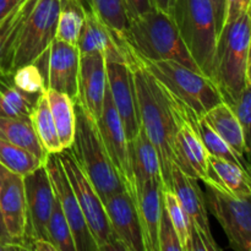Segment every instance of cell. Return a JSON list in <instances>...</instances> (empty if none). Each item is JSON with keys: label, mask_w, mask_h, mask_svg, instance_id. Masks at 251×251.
<instances>
[{"label": "cell", "mask_w": 251, "mask_h": 251, "mask_svg": "<svg viewBox=\"0 0 251 251\" xmlns=\"http://www.w3.org/2000/svg\"><path fill=\"white\" fill-rule=\"evenodd\" d=\"M122 50L134 74L140 125L158 153L164 189L172 190L173 146L178 130L176 105L163 86L126 50Z\"/></svg>", "instance_id": "1"}, {"label": "cell", "mask_w": 251, "mask_h": 251, "mask_svg": "<svg viewBox=\"0 0 251 251\" xmlns=\"http://www.w3.org/2000/svg\"><path fill=\"white\" fill-rule=\"evenodd\" d=\"M114 36L141 58L174 60L201 73L169 12L152 7L130 19L127 28L120 34L114 33Z\"/></svg>", "instance_id": "2"}, {"label": "cell", "mask_w": 251, "mask_h": 251, "mask_svg": "<svg viewBox=\"0 0 251 251\" xmlns=\"http://www.w3.org/2000/svg\"><path fill=\"white\" fill-rule=\"evenodd\" d=\"M117 41L124 50L163 86L171 97L183 103L199 117H202L213 107L225 102L222 92L215 81L202 73L174 60H150L141 58L118 38Z\"/></svg>", "instance_id": "3"}, {"label": "cell", "mask_w": 251, "mask_h": 251, "mask_svg": "<svg viewBox=\"0 0 251 251\" xmlns=\"http://www.w3.org/2000/svg\"><path fill=\"white\" fill-rule=\"evenodd\" d=\"M251 34V10L225 24L217 39L213 81L225 102L232 105L247 85Z\"/></svg>", "instance_id": "4"}, {"label": "cell", "mask_w": 251, "mask_h": 251, "mask_svg": "<svg viewBox=\"0 0 251 251\" xmlns=\"http://www.w3.org/2000/svg\"><path fill=\"white\" fill-rule=\"evenodd\" d=\"M74 105L76 127L71 151L104 202L108 198L125 190V188L103 144L97 120L82 104L74 102Z\"/></svg>", "instance_id": "5"}, {"label": "cell", "mask_w": 251, "mask_h": 251, "mask_svg": "<svg viewBox=\"0 0 251 251\" xmlns=\"http://www.w3.org/2000/svg\"><path fill=\"white\" fill-rule=\"evenodd\" d=\"M169 14L201 73L213 80L218 32L211 0H173Z\"/></svg>", "instance_id": "6"}, {"label": "cell", "mask_w": 251, "mask_h": 251, "mask_svg": "<svg viewBox=\"0 0 251 251\" xmlns=\"http://www.w3.org/2000/svg\"><path fill=\"white\" fill-rule=\"evenodd\" d=\"M61 0H36L27 15L9 58L0 69L14 73L36 61L55 39Z\"/></svg>", "instance_id": "7"}, {"label": "cell", "mask_w": 251, "mask_h": 251, "mask_svg": "<svg viewBox=\"0 0 251 251\" xmlns=\"http://www.w3.org/2000/svg\"><path fill=\"white\" fill-rule=\"evenodd\" d=\"M69 181L77 199L88 228L98 245V251L124 250V247L114 238L104 202L81 166L71 149L58 153Z\"/></svg>", "instance_id": "8"}, {"label": "cell", "mask_w": 251, "mask_h": 251, "mask_svg": "<svg viewBox=\"0 0 251 251\" xmlns=\"http://www.w3.org/2000/svg\"><path fill=\"white\" fill-rule=\"evenodd\" d=\"M205 202L235 250H244L251 240V198H234L210 184H205Z\"/></svg>", "instance_id": "9"}, {"label": "cell", "mask_w": 251, "mask_h": 251, "mask_svg": "<svg viewBox=\"0 0 251 251\" xmlns=\"http://www.w3.org/2000/svg\"><path fill=\"white\" fill-rule=\"evenodd\" d=\"M171 98L176 105L178 118V130L173 146V164L178 166L188 176L206 183L208 180L210 154L194 124V115L196 114L183 103L173 97Z\"/></svg>", "instance_id": "10"}, {"label": "cell", "mask_w": 251, "mask_h": 251, "mask_svg": "<svg viewBox=\"0 0 251 251\" xmlns=\"http://www.w3.org/2000/svg\"><path fill=\"white\" fill-rule=\"evenodd\" d=\"M108 90L113 104L124 126L127 140L131 141L140 131V117L137 108L134 74L124 53L107 56Z\"/></svg>", "instance_id": "11"}, {"label": "cell", "mask_w": 251, "mask_h": 251, "mask_svg": "<svg viewBox=\"0 0 251 251\" xmlns=\"http://www.w3.org/2000/svg\"><path fill=\"white\" fill-rule=\"evenodd\" d=\"M97 125L103 144H104L105 150L109 154V158L114 166L118 176L122 180L125 190L136 201V186H135L131 161H130L129 140L125 134L124 126H123L122 120L118 115L117 109L113 104L108 87L107 92H105L102 113L97 119Z\"/></svg>", "instance_id": "12"}, {"label": "cell", "mask_w": 251, "mask_h": 251, "mask_svg": "<svg viewBox=\"0 0 251 251\" xmlns=\"http://www.w3.org/2000/svg\"><path fill=\"white\" fill-rule=\"evenodd\" d=\"M46 168L50 178L55 198L58 199L66 221L71 228L76 251H98V245L88 228L75 193L69 181L58 153L47 156Z\"/></svg>", "instance_id": "13"}, {"label": "cell", "mask_w": 251, "mask_h": 251, "mask_svg": "<svg viewBox=\"0 0 251 251\" xmlns=\"http://www.w3.org/2000/svg\"><path fill=\"white\" fill-rule=\"evenodd\" d=\"M0 211L7 234L27 249L28 215L24 176L0 164Z\"/></svg>", "instance_id": "14"}, {"label": "cell", "mask_w": 251, "mask_h": 251, "mask_svg": "<svg viewBox=\"0 0 251 251\" xmlns=\"http://www.w3.org/2000/svg\"><path fill=\"white\" fill-rule=\"evenodd\" d=\"M24 183L27 201V215H28V234H27L26 245L27 249L29 250L31 240L36 238L48 239L47 227H48V221L55 195L46 164L25 176Z\"/></svg>", "instance_id": "15"}, {"label": "cell", "mask_w": 251, "mask_h": 251, "mask_svg": "<svg viewBox=\"0 0 251 251\" xmlns=\"http://www.w3.org/2000/svg\"><path fill=\"white\" fill-rule=\"evenodd\" d=\"M172 190L174 191L184 212L188 216L190 228L198 230V233L203 239L207 251L220 250V247L216 244L212 233H211L205 195L199 186L198 179L188 176L178 166L173 164Z\"/></svg>", "instance_id": "16"}, {"label": "cell", "mask_w": 251, "mask_h": 251, "mask_svg": "<svg viewBox=\"0 0 251 251\" xmlns=\"http://www.w3.org/2000/svg\"><path fill=\"white\" fill-rule=\"evenodd\" d=\"M80 58L77 47L54 39L47 53V88L65 93L75 102L78 93Z\"/></svg>", "instance_id": "17"}, {"label": "cell", "mask_w": 251, "mask_h": 251, "mask_svg": "<svg viewBox=\"0 0 251 251\" xmlns=\"http://www.w3.org/2000/svg\"><path fill=\"white\" fill-rule=\"evenodd\" d=\"M110 228L125 251H145L141 223L135 199L123 190L104 201Z\"/></svg>", "instance_id": "18"}, {"label": "cell", "mask_w": 251, "mask_h": 251, "mask_svg": "<svg viewBox=\"0 0 251 251\" xmlns=\"http://www.w3.org/2000/svg\"><path fill=\"white\" fill-rule=\"evenodd\" d=\"M107 61L103 54L81 55L78 71V102L95 118L100 117L107 92Z\"/></svg>", "instance_id": "19"}, {"label": "cell", "mask_w": 251, "mask_h": 251, "mask_svg": "<svg viewBox=\"0 0 251 251\" xmlns=\"http://www.w3.org/2000/svg\"><path fill=\"white\" fill-rule=\"evenodd\" d=\"M163 183L147 181L137 190V211L141 223L145 251L158 250V228L163 203Z\"/></svg>", "instance_id": "20"}, {"label": "cell", "mask_w": 251, "mask_h": 251, "mask_svg": "<svg viewBox=\"0 0 251 251\" xmlns=\"http://www.w3.org/2000/svg\"><path fill=\"white\" fill-rule=\"evenodd\" d=\"M129 150L136 195L137 190L142 188L147 181L158 180L163 183L158 153L141 127L139 134L131 141H129Z\"/></svg>", "instance_id": "21"}, {"label": "cell", "mask_w": 251, "mask_h": 251, "mask_svg": "<svg viewBox=\"0 0 251 251\" xmlns=\"http://www.w3.org/2000/svg\"><path fill=\"white\" fill-rule=\"evenodd\" d=\"M76 47L80 51V55L100 53L104 56L114 49L119 48L114 32L88 5H85V21Z\"/></svg>", "instance_id": "22"}, {"label": "cell", "mask_w": 251, "mask_h": 251, "mask_svg": "<svg viewBox=\"0 0 251 251\" xmlns=\"http://www.w3.org/2000/svg\"><path fill=\"white\" fill-rule=\"evenodd\" d=\"M205 184L234 198H251V173L217 157L208 158V180Z\"/></svg>", "instance_id": "23"}, {"label": "cell", "mask_w": 251, "mask_h": 251, "mask_svg": "<svg viewBox=\"0 0 251 251\" xmlns=\"http://www.w3.org/2000/svg\"><path fill=\"white\" fill-rule=\"evenodd\" d=\"M39 96L25 93L14 83L12 73L0 69V117L31 119Z\"/></svg>", "instance_id": "24"}, {"label": "cell", "mask_w": 251, "mask_h": 251, "mask_svg": "<svg viewBox=\"0 0 251 251\" xmlns=\"http://www.w3.org/2000/svg\"><path fill=\"white\" fill-rule=\"evenodd\" d=\"M203 118L238 156L245 158V142L237 115L228 103L222 102L208 110Z\"/></svg>", "instance_id": "25"}, {"label": "cell", "mask_w": 251, "mask_h": 251, "mask_svg": "<svg viewBox=\"0 0 251 251\" xmlns=\"http://www.w3.org/2000/svg\"><path fill=\"white\" fill-rule=\"evenodd\" d=\"M47 100L49 109L58 131L63 149H71L75 139L76 114L74 100L68 95L59 91L47 88Z\"/></svg>", "instance_id": "26"}, {"label": "cell", "mask_w": 251, "mask_h": 251, "mask_svg": "<svg viewBox=\"0 0 251 251\" xmlns=\"http://www.w3.org/2000/svg\"><path fill=\"white\" fill-rule=\"evenodd\" d=\"M0 140L22 147L46 162L48 153L37 137L31 119L0 117Z\"/></svg>", "instance_id": "27"}, {"label": "cell", "mask_w": 251, "mask_h": 251, "mask_svg": "<svg viewBox=\"0 0 251 251\" xmlns=\"http://www.w3.org/2000/svg\"><path fill=\"white\" fill-rule=\"evenodd\" d=\"M31 123L33 125L39 142L46 150L47 153H59L63 151L64 149L61 146L55 124H54L53 117H51L50 109H49L46 92L39 96L38 100H37L36 107L31 115Z\"/></svg>", "instance_id": "28"}, {"label": "cell", "mask_w": 251, "mask_h": 251, "mask_svg": "<svg viewBox=\"0 0 251 251\" xmlns=\"http://www.w3.org/2000/svg\"><path fill=\"white\" fill-rule=\"evenodd\" d=\"M194 124H195L198 134L200 135V139L202 141L203 146L207 150L208 154L212 157H217V158L225 159V161L230 162V163L235 164V166L240 167L244 171L251 173V163L247 161L243 157L238 156L229 145L211 127V125L206 122V119L202 117H198L194 115Z\"/></svg>", "instance_id": "29"}, {"label": "cell", "mask_w": 251, "mask_h": 251, "mask_svg": "<svg viewBox=\"0 0 251 251\" xmlns=\"http://www.w3.org/2000/svg\"><path fill=\"white\" fill-rule=\"evenodd\" d=\"M83 21L85 5L82 0H61L55 39L77 46Z\"/></svg>", "instance_id": "30"}, {"label": "cell", "mask_w": 251, "mask_h": 251, "mask_svg": "<svg viewBox=\"0 0 251 251\" xmlns=\"http://www.w3.org/2000/svg\"><path fill=\"white\" fill-rule=\"evenodd\" d=\"M36 0H22L1 22H0V68L9 58L11 49L16 42L17 34L33 7Z\"/></svg>", "instance_id": "31"}, {"label": "cell", "mask_w": 251, "mask_h": 251, "mask_svg": "<svg viewBox=\"0 0 251 251\" xmlns=\"http://www.w3.org/2000/svg\"><path fill=\"white\" fill-rule=\"evenodd\" d=\"M46 162L32 152L14 144L0 140V164L14 173L25 176L39 168Z\"/></svg>", "instance_id": "32"}, {"label": "cell", "mask_w": 251, "mask_h": 251, "mask_svg": "<svg viewBox=\"0 0 251 251\" xmlns=\"http://www.w3.org/2000/svg\"><path fill=\"white\" fill-rule=\"evenodd\" d=\"M92 7L115 34H120L129 26V16L124 0H82Z\"/></svg>", "instance_id": "33"}, {"label": "cell", "mask_w": 251, "mask_h": 251, "mask_svg": "<svg viewBox=\"0 0 251 251\" xmlns=\"http://www.w3.org/2000/svg\"><path fill=\"white\" fill-rule=\"evenodd\" d=\"M47 230H48V239L55 247L56 251H76L71 228L56 198L54 199Z\"/></svg>", "instance_id": "34"}, {"label": "cell", "mask_w": 251, "mask_h": 251, "mask_svg": "<svg viewBox=\"0 0 251 251\" xmlns=\"http://www.w3.org/2000/svg\"><path fill=\"white\" fill-rule=\"evenodd\" d=\"M163 203L168 212L169 218L176 228L183 251H189V238H190V223L188 216L184 212L178 198L171 189L163 188Z\"/></svg>", "instance_id": "35"}, {"label": "cell", "mask_w": 251, "mask_h": 251, "mask_svg": "<svg viewBox=\"0 0 251 251\" xmlns=\"http://www.w3.org/2000/svg\"><path fill=\"white\" fill-rule=\"evenodd\" d=\"M14 83L28 95L39 96L47 91V83L44 74L36 63L27 64L16 69L12 73Z\"/></svg>", "instance_id": "36"}, {"label": "cell", "mask_w": 251, "mask_h": 251, "mask_svg": "<svg viewBox=\"0 0 251 251\" xmlns=\"http://www.w3.org/2000/svg\"><path fill=\"white\" fill-rule=\"evenodd\" d=\"M230 108L235 113L240 123V126H242L245 151H247L249 162L251 163V85L249 83L245 85L239 98L230 105Z\"/></svg>", "instance_id": "37"}, {"label": "cell", "mask_w": 251, "mask_h": 251, "mask_svg": "<svg viewBox=\"0 0 251 251\" xmlns=\"http://www.w3.org/2000/svg\"><path fill=\"white\" fill-rule=\"evenodd\" d=\"M158 250L159 251H183L180 239L176 228L169 218L164 203H162L161 220L158 228Z\"/></svg>", "instance_id": "38"}, {"label": "cell", "mask_w": 251, "mask_h": 251, "mask_svg": "<svg viewBox=\"0 0 251 251\" xmlns=\"http://www.w3.org/2000/svg\"><path fill=\"white\" fill-rule=\"evenodd\" d=\"M251 10V0H226L225 24L234 21ZM223 24V26H225Z\"/></svg>", "instance_id": "39"}, {"label": "cell", "mask_w": 251, "mask_h": 251, "mask_svg": "<svg viewBox=\"0 0 251 251\" xmlns=\"http://www.w3.org/2000/svg\"><path fill=\"white\" fill-rule=\"evenodd\" d=\"M124 4L126 7L129 20L149 11L153 7L151 0H124Z\"/></svg>", "instance_id": "40"}, {"label": "cell", "mask_w": 251, "mask_h": 251, "mask_svg": "<svg viewBox=\"0 0 251 251\" xmlns=\"http://www.w3.org/2000/svg\"><path fill=\"white\" fill-rule=\"evenodd\" d=\"M213 5V11H215L216 25H217V32L220 34L225 24V14H226V0H211Z\"/></svg>", "instance_id": "41"}, {"label": "cell", "mask_w": 251, "mask_h": 251, "mask_svg": "<svg viewBox=\"0 0 251 251\" xmlns=\"http://www.w3.org/2000/svg\"><path fill=\"white\" fill-rule=\"evenodd\" d=\"M29 250L36 251H56L55 247L51 244L50 240L42 239V238H36V239L31 240L29 243Z\"/></svg>", "instance_id": "42"}, {"label": "cell", "mask_w": 251, "mask_h": 251, "mask_svg": "<svg viewBox=\"0 0 251 251\" xmlns=\"http://www.w3.org/2000/svg\"><path fill=\"white\" fill-rule=\"evenodd\" d=\"M22 0H0V22Z\"/></svg>", "instance_id": "43"}, {"label": "cell", "mask_w": 251, "mask_h": 251, "mask_svg": "<svg viewBox=\"0 0 251 251\" xmlns=\"http://www.w3.org/2000/svg\"><path fill=\"white\" fill-rule=\"evenodd\" d=\"M151 2H152V6L156 7V9L162 10V11L164 12H169L171 11L173 0H151Z\"/></svg>", "instance_id": "44"}, {"label": "cell", "mask_w": 251, "mask_h": 251, "mask_svg": "<svg viewBox=\"0 0 251 251\" xmlns=\"http://www.w3.org/2000/svg\"><path fill=\"white\" fill-rule=\"evenodd\" d=\"M0 242L1 243H14L11 240V238L9 237V234H7V230H6V228H5L4 220H2V216H1V211H0Z\"/></svg>", "instance_id": "45"}, {"label": "cell", "mask_w": 251, "mask_h": 251, "mask_svg": "<svg viewBox=\"0 0 251 251\" xmlns=\"http://www.w3.org/2000/svg\"><path fill=\"white\" fill-rule=\"evenodd\" d=\"M247 83L251 85V60H249L247 66Z\"/></svg>", "instance_id": "46"}, {"label": "cell", "mask_w": 251, "mask_h": 251, "mask_svg": "<svg viewBox=\"0 0 251 251\" xmlns=\"http://www.w3.org/2000/svg\"><path fill=\"white\" fill-rule=\"evenodd\" d=\"M245 251H251V240L245 245Z\"/></svg>", "instance_id": "47"}, {"label": "cell", "mask_w": 251, "mask_h": 251, "mask_svg": "<svg viewBox=\"0 0 251 251\" xmlns=\"http://www.w3.org/2000/svg\"><path fill=\"white\" fill-rule=\"evenodd\" d=\"M249 60H251V34H250V47H249Z\"/></svg>", "instance_id": "48"}]
</instances>
